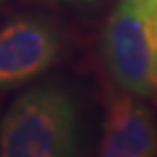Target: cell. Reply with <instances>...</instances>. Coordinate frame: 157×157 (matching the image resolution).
<instances>
[{"mask_svg": "<svg viewBox=\"0 0 157 157\" xmlns=\"http://www.w3.org/2000/svg\"><path fill=\"white\" fill-rule=\"evenodd\" d=\"M49 4H58V6H70V7H82L89 6L93 0H45Z\"/></svg>", "mask_w": 157, "mask_h": 157, "instance_id": "5b68a950", "label": "cell"}, {"mask_svg": "<svg viewBox=\"0 0 157 157\" xmlns=\"http://www.w3.org/2000/svg\"><path fill=\"white\" fill-rule=\"evenodd\" d=\"M101 58L117 89L157 94V14L136 0H117L101 32Z\"/></svg>", "mask_w": 157, "mask_h": 157, "instance_id": "7a4b0ae2", "label": "cell"}, {"mask_svg": "<svg viewBox=\"0 0 157 157\" xmlns=\"http://www.w3.org/2000/svg\"><path fill=\"white\" fill-rule=\"evenodd\" d=\"M6 2H7V0H0V7L4 6V4H6Z\"/></svg>", "mask_w": 157, "mask_h": 157, "instance_id": "52a82bcc", "label": "cell"}, {"mask_svg": "<svg viewBox=\"0 0 157 157\" xmlns=\"http://www.w3.org/2000/svg\"><path fill=\"white\" fill-rule=\"evenodd\" d=\"M98 157H157L155 115L141 98L121 89L110 94Z\"/></svg>", "mask_w": 157, "mask_h": 157, "instance_id": "277c9868", "label": "cell"}, {"mask_svg": "<svg viewBox=\"0 0 157 157\" xmlns=\"http://www.w3.org/2000/svg\"><path fill=\"white\" fill-rule=\"evenodd\" d=\"M143 9L150 11L152 14H157V0H136Z\"/></svg>", "mask_w": 157, "mask_h": 157, "instance_id": "8992f818", "label": "cell"}, {"mask_svg": "<svg viewBox=\"0 0 157 157\" xmlns=\"http://www.w3.org/2000/svg\"><path fill=\"white\" fill-rule=\"evenodd\" d=\"M63 52L61 33L49 17L17 14L0 25V94L35 82Z\"/></svg>", "mask_w": 157, "mask_h": 157, "instance_id": "3957f363", "label": "cell"}, {"mask_svg": "<svg viewBox=\"0 0 157 157\" xmlns=\"http://www.w3.org/2000/svg\"><path fill=\"white\" fill-rule=\"evenodd\" d=\"M78 129L70 91L40 82L12 100L0 119V157H75Z\"/></svg>", "mask_w": 157, "mask_h": 157, "instance_id": "6da1fadb", "label": "cell"}]
</instances>
